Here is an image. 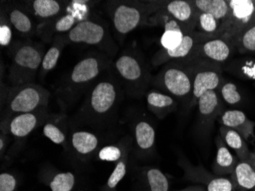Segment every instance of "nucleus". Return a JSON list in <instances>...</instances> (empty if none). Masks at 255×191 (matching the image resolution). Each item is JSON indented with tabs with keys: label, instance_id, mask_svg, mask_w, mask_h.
Returning <instances> with one entry per match:
<instances>
[{
	"label": "nucleus",
	"instance_id": "nucleus-8",
	"mask_svg": "<svg viewBox=\"0 0 255 191\" xmlns=\"http://www.w3.org/2000/svg\"><path fill=\"white\" fill-rule=\"evenodd\" d=\"M179 164L184 171V179L203 185L206 191H236V185L231 175L217 176L206 171L201 165L193 166L185 159H180Z\"/></svg>",
	"mask_w": 255,
	"mask_h": 191
},
{
	"label": "nucleus",
	"instance_id": "nucleus-35",
	"mask_svg": "<svg viewBox=\"0 0 255 191\" xmlns=\"http://www.w3.org/2000/svg\"><path fill=\"white\" fill-rule=\"evenodd\" d=\"M219 93L222 100L230 106H236L242 102V95L237 86L232 82L223 83Z\"/></svg>",
	"mask_w": 255,
	"mask_h": 191
},
{
	"label": "nucleus",
	"instance_id": "nucleus-19",
	"mask_svg": "<svg viewBox=\"0 0 255 191\" xmlns=\"http://www.w3.org/2000/svg\"><path fill=\"white\" fill-rule=\"evenodd\" d=\"M216 145L217 152L212 167L213 174L220 177L233 175L235 168L239 162V159L231 153L221 136L216 137Z\"/></svg>",
	"mask_w": 255,
	"mask_h": 191
},
{
	"label": "nucleus",
	"instance_id": "nucleus-14",
	"mask_svg": "<svg viewBox=\"0 0 255 191\" xmlns=\"http://www.w3.org/2000/svg\"><path fill=\"white\" fill-rule=\"evenodd\" d=\"M162 4L159 10L160 13L167 15L176 20L183 28L185 33H190L196 30L197 11L192 5L190 0H173Z\"/></svg>",
	"mask_w": 255,
	"mask_h": 191
},
{
	"label": "nucleus",
	"instance_id": "nucleus-18",
	"mask_svg": "<svg viewBox=\"0 0 255 191\" xmlns=\"http://www.w3.org/2000/svg\"><path fill=\"white\" fill-rule=\"evenodd\" d=\"M137 191H170V182L160 169L154 167L139 169L136 178Z\"/></svg>",
	"mask_w": 255,
	"mask_h": 191
},
{
	"label": "nucleus",
	"instance_id": "nucleus-5",
	"mask_svg": "<svg viewBox=\"0 0 255 191\" xmlns=\"http://www.w3.org/2000/svg\"><path fill=\"white\" fill-rule=\"evenodd\" d=\"M190 67L193 81V92L190 104L197 103L205 93L211 90L219 91L223 81L221 64L201 59L189 57L185 59Z\"/></svg>",
	"mask_w": 255,
	"mask_h": 191
},
{
	"label": "nucleus",
	"instance_id": "nucleus-28",
	"mask_svg": "<svg viewBox=\"0 0 255 191\" xmlns=\"http://www.w3.org/2000/svg\"><path fill=\"white\" fill-rule=\"evenodd\" d=\"M129 146L125 150L123 158L119 161L116 165L113 173L109 178L107 183L103 185L101 191H117V186L121 182L124 177L127 173L128 159V152H129Z\"/></svg>",
	"mask_w": 255,
	"mask_h": 191
},
{
	"label": "nucleus",
	"instance_id": "nucleus-2",
	"mask_svg": "<svg viewBox=\"0 0 255 191\" xmlns=\"http://www.w3.org/2000/svg\"><path fill=\"white\" fill-rule=\"evenodd\" d=\"M154 84L170 96L191 103L193 81L190 67L185 59L167 63L156 76Z\"/></svg>",
	"mask_w": 255,
	"mask_h": 191
},
{
	"label": "nucleus",
	"instance_id": "nucleus-21",
	"mask_svg": "<svg viewBox=\"0 0 255 191\" xmlns=\"http://www.w3.org/2000/svg\"><path fill=\"white\" fill-rule=\"evenodd\" d=\"M157 15H159L160 19H155V21H161L162 25H164V34L160 38L163 49H175L181 44L184 34L187 33H185L180 24L173 18L160 13L159 11H157Z\"/></svg>",
	"mask_w": 255,
	"mask_h": 191
},
{
	"label": "nucleus",
	"instance_id": "nucleus-33",
	"mask_svg": "<svg viewBox=\"0 0 255 191\" xmlns=\"http://www.w3.org/2000/svg\"><path fill=\"white\" fill-rule=\"evenodd\" d=\"M48 120V119H47ZM43 133L46 138L49 139L54 144L67 146V136L62 129L56 124L54 121H47L44 123Z\"/></svg>",
	"mask_w": 255,
	"mask_h": 191
},
{
	"label": "nucleus",
	"instance_id": "nucleus-13",
	"mask_svg": "<svg viewBox=\"0 0 255 191\" xmlns=\"http://www.w3.org/2000/svg\"><path fill=\"white\" fill-rule=\"evenodd\" d=\"M116 69L123 80L130 86L145 85L148 74L142 61L134 54H123L116 61Z\"/></svg>",
	"mask_w": 255,
	"mask_h": 191
},
{
	"label": "nucleus",
	"instance_id": "nucleus-44",
	"mask_svg": "<svg viewBox=\"0 0 255 191\" xmlns=\"http://www.w3.org/2000/svg\"></svg>",
	"mask_w": 255,
	"mask_h": 191
},
{
	"label": "nucleus",
	"instance_id": "nucleus-43",
	"mask_svg": "<svg viewBox=\"0 0 255 191\" xmlns=\"http://www.w3.org/2000/svg\"><path fill=\"white\" fill-rule=\"evenodd\" d=\"M255 191V190H253V191Z\"/></svg>",
	"mask_w": 255,
	"mask_h": 191
},
{
	"label": "nucleus",
	"instance_id": "nucleus-39",
	"mask_svg": "<svg viewBox=\"0 0 255 191\" xmlns=\"http://www.w3.org/2000/svg\"><path fill=\"white\" fill-rule=\"evenodd\" d=\"M12 38V31L8 24L2 23L0 25V44L2 47L8 46Z\"/></svg>",
	"mask_w": 255,
	"mask_h": 191
},
{
	"label": "nucleus",
	"instance_id": "nucleus-22",
	"mask_svg": "<svg viewBox=\"0 0 255 191\" xmlns=\"http://www.w3.org/2000/svg\"><path fill=\"white\" fill-rule=\"evenodd\" d=\"M101 71V63L95 57L83 59L76 64L71 74V83L75 85L85 84L98 77Z\"/></svg>",
	"mask_w": 255,
	"mask_h": 191
},
{
	"label": "nucleus",
	"instance_id": "nucleus-34",
	"mask_svg": "<svg viewBox=\"0 0 255 191\" xmlns=\"http://www.w3.org/2000/svg\"><path fill=\"white\" fill-rule=\"evenodd\" d=\"M63 47H64V43L61 40L56 43L54 45L53 44V46H51L47 53L44 54L42 64H41V67L44 71L48 72L56 67L58 60H59L60 56H61Z\"/></svg>",
	"mask_w": 255,
	"mask_h": 191
},
{
	"label": "nucleus",
	"instance_id": "nucleus-37",
	"mask_svg": "<svg viewBox=\"0 0 255 191\" xmlns=\"http://www.w3.org/2000/svg\"><path fill=\"white\" fill-rule=\"evenodd\" d=\"M20 179L15 174L3 172L0 175V191H17Z\"/></svg>",
	"mask_w": 255,
	"mask_h": 191
},
{
	"label": "nucleus",
	"instance_id": "nucleus-20",
	"mask_svg": "<svg viewBox=\"0 0 255 191\" xmlns=\"http://www.w3.org/2000/svg\"><path fill=\"white\" fill-rule=\"evenodd\" d=\"M236 191H252L255 189V154L252 152L249 160L239 161L233 175Z\"/></svg>",
	"mask_w": 255,
	"mask_h": 191
},
{
	"label": "nucleus",
	"instance_id": "nucleus-1",
	"mask_svg": "<svg viewBox=\"0 0 255 191\" xmlns=\"http://www.w3.org/2000/svg\"><path fill=\"white\" fill-rule=\"evenodd\" d=\"M49 93L44 87L32 83L23 84L8 97L7 117L1 126V131L8 133V126L14 116L22 113H35L45 110Z\"/></svg>",
	"mask_w": 255,
	"mask_h": 191
},
{
	"label": "nucleus",
	"instance_id": "nucleus-12",
	"mask_svg": "<svg viewBox=\"0 0 255 191\" xmlns=\"http://www.w3.org/2000/svg\"><path fill=\"white\" fill-rule=\"evenodd\" d=\"M208 35L193 31L184 34L181 44L173 50H164L162 48L157 51L153 57L152 64L154 65H160L167 64L174 60H182L192 57L196 51L198 44Z\"/></svg>",
	"mask_w": 255,
	"mask_h": 191
},
{
	"label": "nucleus",
	"instance_id": "nucleus-36",
	"mask_svg": "<svg viewBox=\"0 0 255 191\" xmlns=\"http://www.w3.org/2000/svg\"><path fill=\"white\" fill-rule=\"evenodd\" d=\"M236 49L240 52H255V25L241 34L236 44Z\"/></svg>",
	"mask_w": 255,
	"mask_h": 191
},
{
	"label": "nucleus",
	"instance_id": "nucleus-42",
	"mask_svg": "<svg viewBox=\"0 0 255 191\" xmlns=\"http://www.w3.org/2000/svg\"><path fill=\"white\" fill-rule=\"evenodd\" d=\"M177 191H206V188L201 185H190L184 189Z\"/></svg>",
	"mask_w": 255,
	"mask_h": 191
},
{
	"label": "nucleus",
	"instance_id": "nucleus-27",
	"mask_svg": "<svg viewBox=\"0 0 255 191\" xmlns=\"http://www.w3.org/2000/svg\"><path fill=\"white\" fill-rule=\"evenodd\" d=\"M197 12L210 14L223 22L229 12L228 0H190Z\"/></svg>",
	"mask_w": 255,
	"mask_h": 191
},
{
	"label": "nucleus",
	"instance_id": "nucleus-38",
	"mask_svg": "<svg viewBox=\"0 0 255 191\" xmlns=\"http://www.w3.org/2000/svg\"><path fill=\"white\" fill-rule=\"evenodd\" d=\"M75 21L74 15H64V16H62L57 20L54 28H55L56 31H58V32H66L67 31H71L74 27Z\"/></svg>",
	"mask_w": 255,
	"mask_h": 191
},
{
	"label": "nucleus",
	"instance_id": "nucleus-32",
	"mask_svg": "<svg viewBox=\"0 0 255 191\" xmlns=\"http://www.w3.org/2000/svg\"><path fill=\"white\" fill-rule=\"evenodd\" d=\"M130 142H121L120 146H107L102 148L98 153V159L103 162H118L123 158L125 150Z\"/></svg>",
	"mask_w": 255,
	"mask_h": 191
},
{
	"label": "nucleus",
	"instance_id": "nucleus-25",
	"mask_svg": "<svg viewBox=\"0 0 255 191\" xmlns=\"http://www.w3.org/2000/svg\"><path fill=\"white\" fill-rule=\"evenodd\" d=\"M71 144L74 152L80 157L85 159L90 157L97 151L99 139L94 133L86 131H77L71 136Z\"/></svg>",
	"mask_w": 255,
	"mask_h": 191
},
{
	"label": "nucleus",
	"instance_id": "nucleus-40",
	"mask_svg": "<svg viewBox=\"0 0 255 191\" xmlns=\"http://www.w3.org/2000/svg\"><path fill=\"white\" fill-rule=\"evenodd\" d=\"M249 66L245 65L241 67L243 75H246L249 78L255 79V63H249Z\"/></svg>",
	"mask_w": 255,
	"mask_h": 191
},
{
	"label": "nucleus",
	"instance_id": "nucleus-15",
	"mask_svg": "<svg viewBox=\"0 0 255 191\" xmlns=\"http://www.w3.org/2000/svg\"><path fill=\"white\" fill-rule=\"evenodd\" d=\"M48 119L46 110L22 113L14 116L8 126V132L16 139H24Z\"/></svg>",
	"mask_w": 255,
	"mask_h": 191
},
{
	"label": "nucleus",
	"instance_id": "nucleus-30",
	"mask_svg": "<svg viewBox=\"0 0 255 191\" xmlns=\"http://www.w3.org/2000/svg\"><path fill=\"white\" fill-rule=\"evenodd\" d=\"M34 15L41 18L55 16L61 10V5L55 0H35L31 2Z\"/></svg>",
	"mask_w": 255,
	"mask_h": 191
},
{
	"label": "nucleus",
	"instance_id": "nucleus-26",
	"mask_svg": "<svg viewBox=\"0 0 255 191\" xmlns=\"http://www.w3.org/2000/svg\"><path fill=\"white\" fill-rule=\"evenodd\" d=\"M220 136L226 144L236 152L237 158L241 162L249 160L252 152L248 147L247 142L234 129L221 126L219 128Z\"/></svg>",
	"mask_w": 255,
	"mask_h": 191
},
{
	"label": "nucleus",
	"instance_id": "nucleus-24",
	"mask_svg": "<svg viewBox=\"0 0 255 191\" xmlns=\"http://www.w3.org/2000/svg\"><path fill=\"white\" fill-rule=\"evenodd\" d=\"M134 139L137 152L146 155L154 151L155 130L148 122L140 120L136 123L134 129Z\"/></svg>",
	"mask_w": 255,
	"mask_h": 191
},
{
	"label": "nucleus",
	"instance_id": "nucleus-3",
	"mask_svg": "<svg viewBox=\"0 0 255 191\" xmlns=\"http://www.w3.org/2000/svg\"><path fill=\"white\" fill-rule=\"evenodd\" d=\"M229 12L222 22L217 37L236 44L241 34L255 25V1L253 0H228Z\"/></svg>",
	"mask_w": 255,
	"mask_h": 191
},
{
	"label": "nucleus",
	"instance_id": "nucleus-10",
	"mask_svg": "<svg viewBox=\"0 0 255 191\" xmlns=\"http://www.w3.org/2000/svg\"><path fill=\"white\" fill-rule=\"evenodd\" d=\"M40 180L51 191H92L90 186L71 172L46 169L40 174Z\"/></svg>",
	"mask_w": 255,
	"mask_h": 191
},
{
	"label": "nucleus",
	"instance_id": "nucleus-31",
	"mask_svg": "<svg viewBox=\"0 0 255 191\" xmlns=\"http://www.w3.org/2000/svg\"><path fill=\"white\" fill-rule=\"evenodd\" d=\"M8 19L14 28L21 34H29L34 28L30 17L19 8L11 10L8 13Z\"/></svg>",
	"mask_w": 255,
	"mask_h": 191
},
{
	"label": "nucleus",
	"instance_id": "nucleus-6",
	"mask_svg": "<svg viewBox=\"0 0 255 191\" xmlns=\"http://www.w3.org/2000/svg\"><path fill=\"white\" fill-rule=\"evenodd\" d=\"M118 100L117 87L110 81H102L92 90L87 106L83 110V120L87 123H103L108 119Z\"/></svg>",
	"mask_w": 255,
	"mask_h": 191
},
{
	"label": "nucleus",
	"instance_id": "nucleus-9",
	"mask_svg": "<svg viewBox=\"0 0 255 191\" xmlns=\"http://www.w3.org/2000/svg\"><path fill=\"white\" fill-rule=\"evenodd\" d=\"M197 132L200 136L207 137L218 120L225 111L224 105L218 91L211 90L205 93L197 101Z\"/></svg>",
	"mask_w": 255,
	"mask_h": 191
},
{
	"label": "nucleus",
	"instance_id": "nucleus-11",
	"mask_svg": "<svg viewBox=\"0 0 255 191\" xmlns=\"http://www.w3.org/2000/svg\"><path fill=\"white\" fill-rule=\"evenodd\" d=\"M235 47L233 44L220 37H207L196 47L190 57L221 64L232 56Z\"/></svg>",
	"mask_w": 255,
	"mask_h": 191
},
{
	"label": "nucleus",
	"instance_id": "nucleus-23",
	"mask_svg": "<svg viewBox=\"0 0 255 191\" xmlns=\"http://www.w3.org/2000/svg\"><path fill=\"white\" fill-rule=\"evenodd\" d=\"M147 107L158 119H164L167 115L175 111L177 103L170 95L156 90L149 92L147 96Z\"/></svg>",
	"mask_w": 255,
	"mask_h": 191
},
{
	"label": "nucleus",
	"instance_id": "nucleus-7",
	"mask_svg": "<svg viewBox=\"0 0 255 191\" xmlns=\"http://www.w3.org/2000/svg\"><path fill=\"white\" fill-rule=\"evenodd\" d=\"M44 52L35 44H22L14 51L10 77L15 85L26 84L34 77L42 64Z\"/></svg>",
	"mask_w": 255,
	"mask_h": 191
},
{
	"label": "nucleus",
	"instance_id": "nucleus-16",
	"mask_svg": "<svg viewBox=\"0 0 255 191\" xmlns=\"http://www.w3.org/2000/svg\"><path fill=\"white\" fill-rule=\"evenodd\" d=\"M221 126L234 129L249 143L255 141V123L246 116L242 111L238 110H225L218 119Z\"/></svg>",
	"mask_w": 255,
	"mask_h": 191
},
{
	"label": "nucleus",
	"instance_id": "nucleus-17",
	"mask_svg": "<svg viewBox=\"0 0 255 191\" xmlns=\"http://www.w3.org/2000/svg\"><path fill=\"white\" fill-rule=\"evenodd\" d=\"M106 37V30L103 25L90 20L80 21L69 31L68 38L74 43L99 44Z\"/></svg>",
	"mask_w": 255,
	"mask_h": 191
},
{
	"label": "nucleus",
	"instance_id": "nucleus-29",
	"mask_svg": "<svg viewBox=\"0 0 255 191\" xmlns=\"http://www.w3.org/2000/svg\"><path fill=\"white\" fill-rule=\"evenodd\" d=\"M220 27L221 21L213 15L197 12V21L195 31L208 36L217 37Z\"/></svg>",
	"mask_w": 255,
	"mask_h": 191
},
{
	"label": "nucleus",
	"instance_id": "nucleus-4",
	"mask_svg": "<svg viewBox=\"0 0 255 191\" xmlns=\"http://www.w3.org/2000/svg\"><path fill=\"white\" fill-rule=\"evenodd\" d=\"M160 2H120L113 9V25L120 34L131 32L147 22L149 15L157 12L161 8Z\"/></svg>",
	"mask_w": 255,
	"mask_h": 191
},
{
	"label": "nucleus",
	"instance_id": "nucleus-41",
	"mask_svg": "<svg viewBox=\"0 0 255 191\" xmlns=\"http://www.w3.org/2000/svg\"><path fill=\"white\" fill-rule=\"evenodd\" d=\"M7 144H8L7 133L2 132L1 135H0V154H1V158L2 159L4 156V152H5Z\"/></svg>",
	"mask_w": 255,
	"mask_h": 191
}]
</instances>
